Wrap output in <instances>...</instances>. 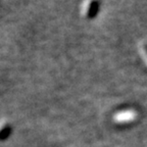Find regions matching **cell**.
Instances as JSON below:
<instances>
[{
	"label": "cell",
	"instance_id": "obj_1",
	"mask_svg": "<svg viewBox=\"0 0 147 147\" xmlns=\"http://www.w3.org/2000/svg\"><path fill=\"white\" fill-rule=\"evenodd\" d=\"M99 10H100V1L99 0H92L89 3L87 12H86V16L89 20H93V18H96Z\"/></svg>",
	"mask_w": 147,
	"mask_h": 147
},
{
	"label": "cell",
	"instance_id": "obj_2",
	"mask_svg": "<svg viewBox=\"0 0 147 147\" xmlns=\"http://www.w3.org/2000/svg\"><path fill=\"white\" fill-rule=\"evenodd\" d=\"M144 50H145V52H146V54H147V45H144Z\"/></svg>",
	"mask_w": 147,
	"mask_h": 147
}]
</instances>
